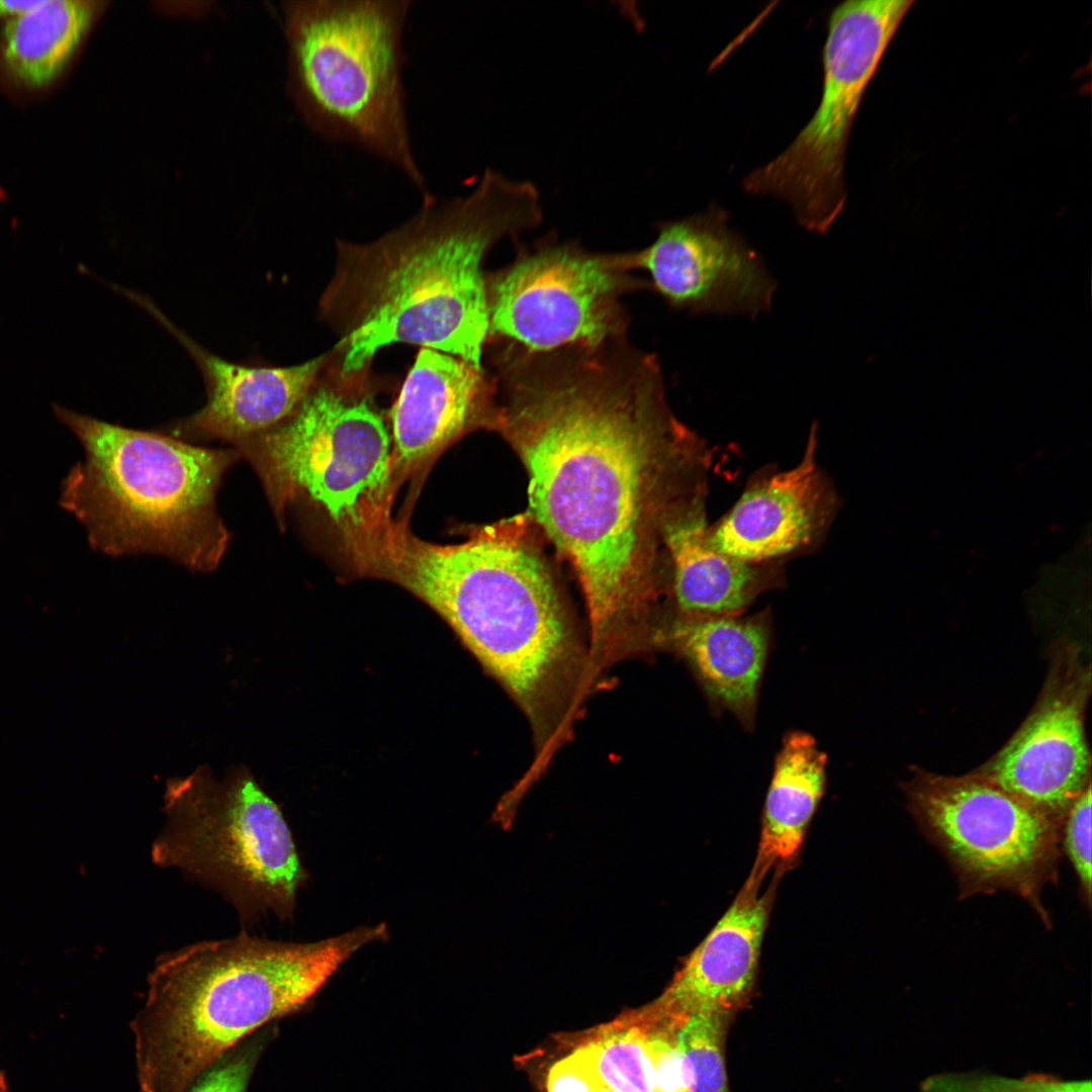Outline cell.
I'll list each match as a JSON object with an SVG mask.
<instances>
[{
  "mask_svg": "<svg viewBox=\"0 0 1092 1092\" xmlns=\"http://www.w3.org/2000/svg\"><path fill=\"white\" fill-rule=\"evenodd\" d=\"M489 429L529 480L527 513L569 562L592 652L610 660L648 632L667 522L704 495L706 457L672 414L656 355L627 338L492 354Z\"/></svg>",
  "mask_w": 1092,
  "mask_h": 1092,
  "instance_id": "cell-1",
  "label": "cell"
},
{
  "mask_svg": "<svg viewBox=\"0 0 1092 1092\" xmlns=\"http://www.w3.org/2000/svg\"><path fill=\"white\" fill-rule=\"evenodd\" d=\"M542 219L533 182L486 168L467 195L440 204L424 200L412 218L372 242L339 241L320 305L340 336L338 375L363 374L393 344L482 367L489 331L485 257L500 240Z\"/></svg>",
  "mask_w": 1092,
  "mask_h": 1092,
  "instance_id": "cell-2",
  "label": "cell"
},
{
  "mask_svg": "<svg viewBox=\"0 0 1092 1092\" xmlns=\"http://www.w3.org/2000/svg\"><path fill=\"white\" fill-rule=\"evenodd\" d=\"M528 514L435 544L399 524L375 577L435 610L526 714L544 752L562 737L582 648Z\"/></svg>",
  "mask_w": 1092,
  "mask_h": 1092,
  "instance_id": "cell-3",
  "label": "cell"
},
{
  "mask_svg": "<svg viewBox=\"0 0 1092 1092\" xmlns=\"http://www.w3.org/2000/svg\"><path fill=\"white\" fill-rule=\"evenodd\" d=\"M384 923L308 943L246 932L159 956L129 1023L141 1092H186L244 1039L304 1006Z\"/></svg>",
  "mask_w": 1092,
  "mask_h": 1092,
  "instance_id": "cell-4",
  "label": "cell"
},
{
  "mask_svg": "<svg viewBox=\"0 0 1092 1092\" xmlns=\"http://www.w3.org/2000/svg\"><path fill=\"white\" fill-rule=\"evenodd\" d=\"M52 407L85 453L61 484L60 505L84 527L94 550L160 555L200 573L219 565L231 535L216 495L241 459L235 448L204 447L58 403Z\"/></svg>",
  "mask_w": 1092,
  "mask_h": 1092,
  "instance_id": "cell-5",
  "label": "cell"
},
{
  "mask_svg": "<svg viewBox=\"0 0 1092 1092\" xmlns=\"http://www.w3.org/2000/svg\"><path fill=\"white\" fill-rule=\"evenodd\" d=\"M274 428L234 445L257 473L280 527L308 506L331 524L356 571L391 547L396 479L391 433L356 377L324 382Z\"/></svg>",
  "mask_w": 1092,
  "mask_h": 1092,
  "instance_id": "cell-6",
  "label": "cell"
},
{
  "mask_svg": "<svg viewBox=\"0 0 1092 1092\" xmlns=\"http://www.w3.org/2000/svg\"><path fill=\"white\" fill-rule=\"evenodd\" d=\"M412 0L290 3L287 26L296 93L325 140L358 147L399 170L422 194L408 131L403 31Z\"/></svg>",
  "mask_w": 1092,
  "mask_h": 1092,
  "instance_id": "cell-7",
  "label": "cell"
},
{
  "mask_svg": "<svg viewBox=\"0 0 1092 1092\" xmlns=\"http://www.w3.org/2000/svg\"><path fill=\"white\" fill-rule=\"evenodd\" d=\"M153 862L216 890L244 924L265 914L290 919L305 879L288 824L243 765L217 781L199 766L166 785Z\"/></svg>",
  "mask_w": 1092,
  "mask_h": 1092,
  "instance_id": "cell-8",
  "label": "cell"
},
{
  "mask_svg": "<svg viewBox=\"0 0 1092 1092\" xmlns=\"http://www.w3.org/2000/svg\"><path fill=\"white\" fill-rule=\"evenodd\" d=\"M911 0H849L834 7L822 51V93L792 144L749 173L743 188L785 201L798 222L824 234L841 213L844 156L867 88Z\"/></svg>",
  "mask_w": 1092,
  "mask_h": 1092,
  "instance_id": "cell-9",
  "label": "cell"
},
{
  "mask_svg": "<svg viewBox=\"0 0 1092 1092\" xmlns=\"http://www.w3.org/2000/svg\"><path fill=\"white\" fill-rule=\"evenodd\" d=\"M634 271L631 252H593L550 233L518 242L515 259L486 275L488 339L548 352L626 338L622 298L649 290Z\"/></svg>",
  "mask_w": 1092,
  "mask_h": 1092,
  "instance_id": "cell-10",
  "label": "cell"
},
{
  "mask_svg": "<svg viewBox=\"0 0 1092 1092\" xmlns=\"http://www.w3.org/2000/svg\"><path fill=\"white\" fill-rule=\"evenodd\" d=\"M904 793L956 873L961 897L1009 891L1050 922L1041 892L1058 877V823L978 772L945 777L914 767Z\"/></svg>",
  "mask_w": 1092,
  "mask_h": 1092,
  "instance_id": "cell-11",
  "label": "cell"
},
{
  "mask_svg": "<svg viewBox=\"0 0 1092 1092\" xmlns=\"http://www.w3.org/2000/svg\"><path fill=\"white\" fill-rule=\"evenodd\" d=\"M1091 670L1077 643L1051 649L1040 695L1010 740L978 771L1062 827L1078 797L1091 785L1085 711Z\"/></svg>",
  "mask_w": 1092,
  "mask_h": 1092,
  "instance_id": "cell-12",
  "label": "cell"
},
{
  "mask_svg": "<svg viewBox=\"0 0 1092 1092\" xmlns=\"http://www.w3.org/2000/svg\"><path fill=\"white\" fill-rule=\"evenodd\" d=\"M727 222V212L716 206L659 222L655 240L631 252L633 268L647 273L649 290L673 309L751 316L767 311L776 282Z\"/></svg>",
  "mask_w": 1092,
  "mask_h": 1092,
  "instance_id": "cell-13",
  "label": "cell"
},
{
  "mask_svg": "<svg viewBox=\"0 0 1092 1092\" xmlns=\"http://www.w3.org/2000/svg\"><path fill=\"white\" fill-rule=\"evenodd\" d=\"M127 297L147 309L188 351L206 384L204 406L172 430L194 440H220L232 446L264 433L287 419L315 385L334 352L287 367L247 366L208 352L177 328L150 299Z\"/></svg>",
  "mask_w": 1092,
  "mask_h": 1092,
  "instance_id": "cell-14",
  "label": "cell"
},
{
  "mask_svg": "<svg viewBox=\"0 0 1092 1092\" xmlns=\"http://www.w3.org/2000/svg\"><path fill=\"white\" fill-rule=\"evenodd\" d=\"M494 394L482 367L422 348L389 412L398 484L472 430L489 429Z\"/></svg>",
  "mask_w": 1092,
  "mask_h": 1092,
  "instance_id": "cell-15",
  "label": "cell"
},
{
  "mask_svg": "<svg viewBox=\"0 0 1092 1092\" xmlns=\"http://www.w3.org/2000/svg\"><path fill=\"white\" fill-rule=\"evenodd\" d=\"M767 873L753 866L742 889L669 986L648 1009L658 1020L689 1014L735 1015L750 1001L772 893L761 892Z\"/></svg>",
  "mask_w": 1092,
  "mask_h": 1092,
  "instance_id": "cell-16",
  "label": "cell"
},
{
  "mask_svg": "<svg viewBox=\"0 0 1092 1092\" xmlns=\"http://www.w3.org/2000/svg\"><path fill=\"white\" fill-rule=\"evenodd\" d=\"M816 447L813 427L797 465L750 485L709 528L712 546L755 564L809 545L824 529L833 504L817 467Z\"/></svg>",
  "mask_w": 1092,
  "mask_h": 1092,
  "instance_id": "cell-17",
  "label": "cell"
},
{
  "mask_svg": "<svg viewBox=\"0 0 1092 1092\" xmlns=\"http://www.w3.org/2000/svg\"><path fill=\"white\" fill-rule=\"evenodd\" d=\"M665 639L687 659L712 704L753 727L770 641L766 615L673 619Z\"/></svg>",
  "mask_w": 1092,
  "mask_h": 1092,
  "instance_id": "cell-18",
  "label": "cell"
},
{
  "mask_svg": "<svg viewBox=\"0 0 1092 1092\" xmlns=\"http://www.w3.org/2000/svg\"><path fill=\"white\" fill-rule=\"evenodd\" d=\"M704 504V495L694 499L667 522L663 532L677 617L738 616L764 588L766 580L754 564L712 546Z\"/></svg>",
  "mask_w": 1092,
  "mask_h": 1092,
  "instance_id": "cell-19",
  "label": "cell"
},
{
  "mask_svg": "<svg viewBox=\"0 0 1092 1092\" xmlns=\"http://www.w3.org/2000/svg\"><path fill=\"white\" fill-rule=\"evenodd\" d=\"M827 757L808 733H788L776 756L754 863L770 871L798 854L824 794Z\"/></svg>",
  "mask_w": 1092,
  "mask_h": 1092,
  "instance_id": "cell-20",
  "label": "cell"
},
{
  "mask_svg": "<svg viewBox=\"0 0 1092 1092\" xmlns=\"http://www.w3.org/2000/svg\"><path fill=\"white\" fill-rule=\"evenodd\" d=\"M96 2L43 0L12 17L3 33L2 60L17 82L30 88L51 84L63 71L86 32Z\"/></svg>",
  "mask_w": 1092,
  "mask_h": 1092,
  "instance_id": "cell-21",
  "label": "cell"
},
{
  "mask_svg": "<svg viewBox=\"0 0 1092 1092\" xmlns=\"http://www.w3.org/2000/svg\"><path fill=\"white\" fill-rule=\"evenodd\" d=\"M734 1018L727 1013L700 1012L677 1024L674 1040L686 1092H730L725 1044Z\"/></svg>",
  "mask_w": 1092,
  "mask_h": 1092,
  "instance_id": "cell-22",
  "label": "cell"
},
{
  "mask_svg": "<svg viewBox=\"0 0 1092 1092\" xmlns=\"http://www.w3.org/2000/svg\"><path fill=\"white\" fill-rule=\"evenodd\" d=\"M646 1038L627 1030L588 1044L599 1078L611 1092H655Z\"/></svg>",
  "mask_w": 1092,
  "mask_h": 1092,
  "instance_id": "cell-23",
  "label": "cell"
},
{
  "mask_svg": "<svg viewBox=\"0 0 1092 1092\" xmlns=\"http://www.w3.org/2000/svg\"><path fill=\"white\" fill-rule=\"evenodd\" d=\"M920 1092H1091L1089 1080L1067 1081L1049 1075L1008 1078L981 1073H943L925 1078Z\"/></svg>",
  "mask_w": 1092,
  "mask_h": 1092,
  "instance_id": "cell-24",
  "label": "cell"
},
{
  "mask_svg": "<svg viewBox=\"0 0 1092 1092\" xmlns=\"http://www.w3.org/2000/svg\"><path fill=\"white\" fill-rule=\"evenodd\" d=\"M269 1035L264 1027L244 1039L205 1070L186 1092H247Z\"/></svg>",
  "mask_w": 1092,
  "mask_h": 1092,
  "instance_id": "cell-25",
  "label": "cell"
},
{
  "mask_svg": "<svg viewBox=\"0 0 1092 1092\" xmlns=\"http://www.w3.org/2000/svg\"><path fill=\"white\" fill-rule=\"evenodd\" d=\"M1061 841L1078 877L1082 897L1091 901V785L1068 810L1061 827Z\"/></svg>",
  "mask_w": 1092,
  "mask_h": 1092,
  "instance_id": "cell-26",
  "label": "cell"
},
{
  "mask_svg": "<svg viewBox=\"0 0 1092 1092\" xmlns=\"http://www.w3.org/2000/svg\"><path fill=\"white\" fill-rule=\"evenodd\" d=\"M548 1092H601L604 1086L597 1073L588 1045L557 1062L550 1070Z\"/></svg>",
  "mask_w": 1092,
  "mask_h": 1092,
  "instance_id": "cell-27",
  "label": "cell"
},
{
  "mask_svg": "<svg viewBox=\"0 0 1092 1092\" xmlns=\"http://www.w3.org/2000/svg\"><path fill=\"white\" fill-rule=\"evenodd\" d=\"M655 1092H686L681 1060L675 1040L653 1035L645 1040Z\"/></svg>",
  "mask_w": 1092,
  "mask_h": 1092,
  "instance_id": "cell-28",
  "label": "cell"
},
{
  "mask_svg": "<svg viewBox=\"0 0 1092 1092\" xmlns=\"http://www.w3.org/2000/svg\"><path fill=\"white\" fill-rule=\"evenodd\" d=\"M43 0H0V16H18L39 6Z\"/></svg>",
  "mask_w": 1092,
  "mask_h": 1092,
  "instance_id": "cell-29",
  "label": "cell"
},
{
  "mask_svg": "<svg viewBox=\"0 0 1092 1092\" xmlns=\"http://www.w3.org/2000/svg\"><path fill=\"white\" fill-rule=\"evenodd\" d=\"M0 1092H10L3 1072L0 1070Z\"/></svg>",
  "mask_w": 1092,
  "mask_h": 1092,
  "instance_id": "cell-30",
  "label": "cell"
},
{
  "mask_svg": "<svg viewBox=\"0 0 1092 1092\" xmlns=\"http://www.w3.org/2000/svg\"><path fill=\"white\" fill-rule=\"evenodd\" d=\"M601 1092H611V1091L604 1088Z\"/></svg>",
  "mask_w": 1092,
  "mask_h": 1092,
  "instance_id": "cell-31",
  "label": "cell"
}]
</instances>
